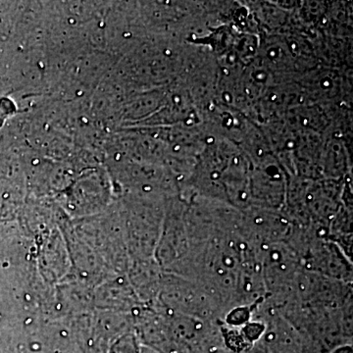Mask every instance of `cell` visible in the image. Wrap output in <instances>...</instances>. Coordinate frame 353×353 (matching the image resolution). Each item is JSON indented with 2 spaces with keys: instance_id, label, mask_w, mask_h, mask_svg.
<instances>
[{
  "instance_id": "6da1fadb",
  "label": "cell",
  "mask_w": 353,
  "mask_h": 353,
  "mask_svg": "<svg viewBox=\"0 0 353 353\" xmlns=\"http://www.w3.org/2000/svg\"><path fill=\"white\" fill-rule=\"evenodd\" d=\"M243 353H271V352L261 339V340L253 343L252 347Z\"/></svg>"
},
{
  "instance_id": "7a4b0ae2",
  "label": "cell",
  "mask_w": 353,
  "mask_h": 353,
  "mask_svg": "<svg viewBox=\"0 0 353 353\" xmlns=\"http://www.w3.org/2000/svg\"><path fill=\"white\" fill-rule=\"evenodd\" d=\"M331 353H352V347L350 345H341V347H336Z\"/></svg>"
}]
</instances>
